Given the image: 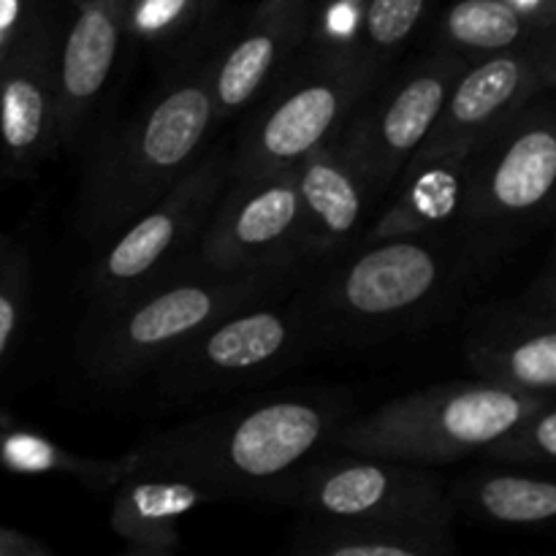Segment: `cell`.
Instances as JSON below:
<instances>
[{"instance_id": "20", "label": "cell", "mask_w": 556, "mask_h": 556, "mask_svg": "<svg viewBox=\"0 0 556 556\" xmlns=\"http://www.w3.org/2000/svg\"><path fill=\"white\" fill-rule=\"evenodd\" d=\"M293 552L307 556H448L456 552V543L448 521H340L304 516Z\"/></svg>"}, {"instance_id": "18", "label": "cell", "mask_w": 556, "mask_h": 556, "mask_svg": "<svg viewBox=\"0 0 556 556\" xmlns=\"http://www.w3.org/2000/svg\"><path fill=\"white\" fill-rule=\"evenodd\" d=\"M472 150L410 155L396 177L391 204L367 233V242L410 233H438L462 217L465 168Z\"/></svg>"}, {"instance_id": "14", "label": "cell", "mask_w": 556, "mask_h": 556, "mask_svg": "<svg viewBox=\"0 0 556 556\" xmlns=\"http://www.w3.org/2000/svg\"><path fill=\"white\" fill-rule=\"evenodd\" d=\"M309 30V0H261L239 30L220 38L210 65L215 123L253 106L286 74Z\"/></svg>"}, {"instance_id": "25", "label": "cell", "mask_w": 556, "mask_h": 556, "mask_svg": "<svg viewBox=\"0 0 556 556\" xmlns=\"http://www.w3.org/2000/svg\"><path fill=\"white\" fill-rule=\"evenodd\" d=\"M432 5L434 0H364L351 47L383 71L396 49L410 41Z\"/></svg>"}, {"instance_id": "5", "label": "cell", "mask_w": 556, "mask_h": 556, "mask_svg": "<svg viewBox=\"0 0 556 556\" xmlns=\"http://www.w3.org/2000/svg\"><path fill=\"white\" fill-rule=\"evenodd\" d=\"M190 271L168 275L130 302L109 309L106 324L87 342L85 364L98 380H128L163 362L223 315L261 302L277 271Z\"/></svg>"}, {"instance_id": "24", "label": "cell", "mask_w": 556, "mask_h": 556, "mask_svg": "<svg viewBox=\"0 0 556 556\" xmlns=\"http://www.w3.org/2000/svg\"><path fill=\"white\" fill-rule=\"evenodd\" d=\"M0 465L22 476H71L92 492H112L130 472V454L119 459H85L9 421L0 427Z\"/></svg>"}, {"instance_id": "30", "label": "cell", "mask_w": 556, "mask_h": 556, "mask_svg": "<svg viewBox=\"0 0 556 556\" xmlns=\"http://www.w3.org/2000/svg\"><path fill=\"white\" fill-rule=\"evenodd\" d=\"M0 556H49V548L25 532L0 527Z\"/></svg>"}, {"instance_id": "17", "label": "cell", "mask_w": 556, "mask_h": 556, "mask_svg": "<svg viewBox=\"0 0 556 556\" xmlns=\"http://www.w3.org/2000/svg\"><path fill=\"white\" fill-rule=\"evenodd\" d=\"M302 201V242L299 258L320 261L345 248L369 212L362 179L342 161L334 144L309 152L296 166Z\"/></svg>"}, {"instance_id": "8", "label": "cell", "mask_w": 556, "mask_h": 556, "mask_svg": "<svg viewBox=\"0 0 556 556\" xmlns=\"http://www.w3.org/2000/svg\"><path fill=\"white\" fill-rule=\"evenodd\" d=\"M454 275L448 248L434 233L375 239L324 282L318 307L348 326L396 324L445 296Z\"/></svg>"}, {"instance_id": "9", "label": "cell", "mask_w": 556, "mask_h": 556, "mask_svg": "<svg viewBox=\"0 0 556 556\" xmlns=\"http://www.w3.org/2000/svg\"><path fill=\"white\" fill-rule=\"evenodd\" d=\"M309 519H402L448 521L454 503L438 467L383 456L348 454L313 462L299 470L288 489Z\"/></svg>"}, {"instance_id": "3", "label": "cell", "mask_w": 556, "mask_h": 556, "mask_svg": "<svg viewBox=\"0 0 556 556\" xmlns=\"http://www.w3.org/2000/svg\"><path fill=\"white\" fill-rule=\"evenodd\" d=\"M548 400L554 394H527L483 380L443 383L386 402L351 424H340L329 445L348 454L445 467L476 456Z\"/></svg>"}, {"instance_id": "15", "label": "cell", "mask_w": 556, "mask_h": 556, "mask_svg": "<svg viewBox=\"0 0 556 556\" xmlns=\"http://www.w3.org/2000/svg\"><path fill=\"white\" fill-rule=\"evenodd\" d=\"M54 58L58 79V150L74 144L101 98L123 36L128 33V0H68Z\"/></svg>"}, {"instance_id": "26", "label": "cell", "mask_w": 556, "mask_h": 556, "mask_svg": "<svg viewBox=\"0 0 556 556\" xmlns=\"http://www.w3.org/2000/svg\"><path fill=\"white\" fill-rule=\"evenodd\" d=\"M476 456L500 465L552 470L556 462V413L554 400L543 402L525 418L505 429L503 434L483 445Z\"/></svg>"}, {"instance_id": "10", "label": "cell", "mask_w": 556, "mask_h": 556, "mask_svg": "<svg viewBox=\"0 0 556 556\" xmlns=\"http://www.w3.org/2000/svg\"><path fill=\"white\" fill-rule=\"evenodd\" d=\"M554 179V109L538 96L472 147L459 220L467 226L530 220L552 204Z\"/></svg>"}, {"instance_id": "7", "label": "cell", "mask_w": 556, "mask_h": 556, "mask_svg": "<svg viewBox=\"0 0 556 556\" xmlns=\"http://www.w3.org/2000/svg\"><path fill=\"white\" fill-rule=\"evenodd\" d=\"M470 58L440 47L429 60L391 87L378 101L364 98L331 144L362 179L369 204H378L394 188L407 157L432 130L451 85Z\"/></svg>"}, {"instance_id": "6", "label": "cell", "mask_w": 556, "mask_h": 556, "mask_svg": "<svg viewBox=\"0 0 556 556\" xmlns=\"http://www.w3.org/2000/svg\"><path fill=\"white\" fill-rule=\"evenodd\" d=\"M231 174V144L201 152L199 161L136 220H130L90 271L92 299L119 307L166 280L193 255L195 242Z\"/></svg>"}, {"instance_id": "4", "label": "cell", "mask_w": 556, "mask_h": 556, "mask_svg": "<svg viewBox=\"0 0 556 556\" xmlns=\"http://www.w3.org/2000/svg\"><path fill=\"white\" fill-rule=\"evenodd\" d=\"M383 71L351 43L318 49L296 74L275 81V92L242 125L231 147L228 177L296 168L309 152L331 144Z\"/></svg>"}, {"instance_id": "22", "label": "cell", "mask_w": 556, "mask_h": 556, "mask_svg": "<svg viewBox=\"0 0 556 556\" xmlns=\"http://www.w3.org/2000/svg\"><path fill=\"white\" fill-rule=\"evenodd\" d=\"M451 503L470 505L478 516L497 525L538 527L556 516V483L527 472H478L456 483Z\"/></svg>"}, {"instance_id": "2", "label": "cell", "mask_w": 556, "mask_h": 556, "mask_svg": "<svg viewBox=\"0 0 556 556\" xmlns=\"http://www.w3.org/2000/svg\"><path fill=\"white\" fill-rule=\"evenodd\" d=\"M342 410L318 400H271L155 434L130 451V472L174 476L215 500L288 492L309 456L329 445Z\"/></svg>"}, {"instance_id": "27", "label": "cell", "mask_w": 556, "mask_h": 556, "mask_svg": "<svg viewBox=\"0 0 556 556\" xmlns=\"http://www.w3.org/2000/svg\"><path fill=\"white\" fill-rule=\"evenodd\" d=\"M63 20L65 0H0V68Z\"/></svg>"}, {"instance_id": "13", "label": "cell", "mask_w": 556, "mask_h": 556, "mask_svg": "<svg viewBox=\"0 0 556 556\" xmlns=\"http://www.w3.org/2000/svg\"><path fill=\"white\" fill-rule=\"evenodd\" d=\"M304 326L307 318L302 309L258 307L253 302L217 318L166 358L174 362V380L182 389L233 386L291 358L302 342Z\"/></svg>"}, {"instance_id": "31", "label": "cell", "mask_w": 556, "mask_h": 556, "mask_svg": "<svg viewBox=\"0 0 556 556\" xmlns=\"http://www.w3.org/2000/svg\"><path fill=\"white\" fill-rule=\"evenodd\" d=\"M516 11L527 16L530 22H535L538 27H546V30H554V14L556 5L554 0H508Z\"/></svg>"}, {"instance_id": "12", "label": "cell", "mask_w": 556, "mask_h": 556, "mask_svg": "<svg viewBox=\"0 0 556 556\" xmlns=\"http://www.w3.org/2000/svg\"><path fill=\"white\" fill-rule=\"evenodd\" d=\"M556 79L554 30L525 47L476 58L451 85L432 130L413 155L472 150L516 112L546 96Z\"/></svg>"}, {"instance_id": "28", "label": "cell", "mask_w": 556, "mask_h": 556, "mask_svg": "<svg viewBox=\"0 0 556 556\" xmlns=\"http://www.w3.org/2000/svg\"><path fill=\"white\" fill-rule=\"evenodd\" d=\"M30 288V261L20 248H0V364L14 348Z\"/></svg>"}, {"instance_id": "16", "label": "cell", "mask_w": 556, "mask_h": 556, "mask_svg": "<svg viewBox=\"0 0 556 556\" xmlns=\"http://www.w3.org/2000/svg\"><path fill=\"white\" fill-rule=\"evenodd\" d=\"M60 27L27 43L0 68V157L11 177L36 172L58 152L54 58Z\"/></svg>"}, {"instance_id": "29", "label": "cell", "mask_w": 556, "mask_h": 556, "mask_svg": "<svg viewBox=\"0 0 556 556\" xmlns=\"http://www.w3.org/2000/svg\"><path fill=\"white\" fill-rule=\"evenodd\" d=\"M201 0H128V30L144 41L185 36L199 14Z\"/></svg>"}, {"instance_id": "1", "label": "cell", "mask_w": 556, "mask_h": 556, "mask_svg": "<svg viewBox=\"0 0 556 556\" xmlns=\"http://www.w3.org/2000/svg\"><path fill=\"white\" fill-rule=\"evenodd\" d=\"M217 41V30L201 33L150 101L123 128L98 141L76 199L81 237L106 244L199 161L217 125L210 92Z\"/></svg>"}, {"instance_id": "21", "label": "cell", "mask_w": 556, "mask_h": 556, "mask_svg": "<svg viewBox=\"0 0 556 556\" xmlns=\"http://www.w3.org/2000/svg\"><path fill=\"white\" fill-rule=\"evenodd\" d=\"M467 367L483 383L527 394H554L556 331L552 318H516L489 329L467 345Z\"/></svg>"}, {"instance_id": "19", "label": "cell", "mask_w": 556, "mask_h": 556, "mask_svg": "<svg viewBox=\"0 0 556 556\" xmlns=\"http://www.w3.org/2000/svg\"><path fill=\"white\" fill-rule=\"evenodd\" d=\"M112 494L114 535L139 556L172 554L179 546V519L215 500L199 483L155 472H128Z\"/></svg>"}, {"instance_id": "23", "label": "cell", "mask_w": 556, "mask_h": 556, "mask_svg": "<svg viewBox=\"0 0 556 556\" xmlns=\"http://www.w3.org/2000/svg\"><path fill=\"white\" fill-rule=\"evenodd\" d=\"M548 33L516 11L508 0H456L440 20L438 41L465 58H486L525 47Z\"/></svg>"}, {"instance_id": "11", "label": "cell", "mask_w": 556, "mask_h": 556, "mask_svg": "<svg viewBox=\"0 0 556 556\" xmlns=\"http://www.w3.org/2000/svg\"><path fill=\"white\" fill-rule=\"evenodd\" d=\"M302 201L296 168L228 177L193 258L215 271H277L286 275L299 258Z\"/></svg>"}, {"instance_id": "32", "label": "cell", "mask_w": 556, "mask_h": 556, "mask_svg": "<svg viewBox=\"0 0 556 556\" xmlns=\"http://www.w3.org/2000/svg\"><path fill=\"white\" fill-rule=\"evenodd\" d=\"M3 424H9V418H5L3 413H0V427H3Z\"/></svg>"}]
</instances>
